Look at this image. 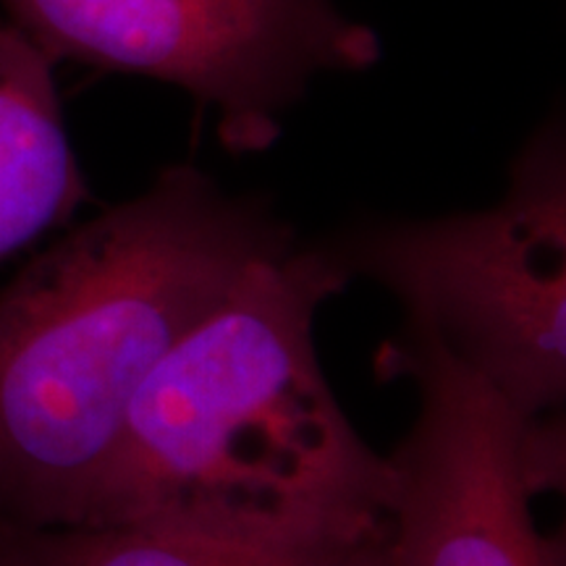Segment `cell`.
Returning a JSON list of instances; mask_svg holds the SVG:
<instances>
[{
    "mask_svg": "<svg viewBox=\"0 0 566 566\" xmlns=\"http://www.w3.org/2000/svg\"><path fill=\"white\" fill-rule=\"evenodd\" d=\"M378 373L415 384V424L388 457V546L396 566H564L533 501L564 480L556 415L525 417L433 336L405 325Z\"/></svg>",
    "mask_w": 566,
    "mask_h": 566,
    "instance_id": "cell-5",
    "label": "cell"
},
{
    "mask_svg": "<svg viewBox=\"0 0 566 566\" xmlns=\"http://www.w3.org/2000/svg\"><path fill=\"white\" fill-rule=\"evenodd\" d=\"M0 11L55 63L184 90L231 153L268 150L310 84L380 59L378 34L338 0H0Z\"/></svg>",
    "mask_w": 566,
    "mask_h": 566,
    "instance_id": "cell-4",
    "label": "cell"
},
{
    "mask_svg": "<svg viewBox=\"0 0 566 566\" xmlns=\"http://www.w3.org/2000/svg\"><path fill=\"white\" fill-rule=\"evenodd\" d=\"M292 244L260 202L171 166L21 268L0 292V527H80L145 380Z\"/></svg>",
    "mask_w": 566,
    "mask_h": 566,
    "instance_id": "cell-2",
    "label": "cell"
},
{
    "mask_svg": "<svg viewBox=\"0 0 566 566\" xmlns=\"http://www.w3.org/2000/svg\"><path fill=\"white\" fill-rule=\"evenodd\" d=\"M0 566H9V564H6V562H3V558H0Z\"/></svg>",
    "mask_w": 566,
    "mask_h": 566,
    "instance_id": "cell-8",
    "label": "cell"
},
{
    "mask_svg": "<svg viewBox=\"0 0 566 566\" xmlns=\"http://www.w3.org/2000/svg\"><path fill=\"white\" fill-rule=\"evenodd\" d=\"M349 273L328 247L254 260L134 396L80 527L233 546L384 533L388 457L359 438L315 352Z\"/></svg>",
    "mask_w": 566,
    "mask_h": 566,
    "instance_id": "cell-1",
    "label": "cell"
},
{
    "mask_svg": "<svg viewBox=\"0 0 566 566\" xmlns=\"http://www.w3.org/2000/svg\"><path fill=\"white\" fill-rule=\"evenodd\" d=\"M386 286L405 325L433 336L525 417L566 396V160L548 126L522 150L485 210L375 223L328 247Z\"/></svg>",
    "mask_w": 566,
    "mask_h": 566,
    "instance_id": "cell-3",
    "label": "cell"
},
{
    "mask_svg": "<svg viewBox=\"0 0 566 566\" xmlns=\"http://www.w3.org/2000/svg\"><path fill=\"white\" fill-rule=\"evenodd\" d=\"M9 566H396L384 533L313 546H233L142 530L0 527Z\"/></svg>",
    "mask_w": 566,
    "mask_h": 566,
    "instance_id": "cell-7",
    "label": "cell"
},
{
    "mask_svg": "<svg viewBox=\"0 0 566 566\" xmlns=\"http://www.w3.org/2000/svg\"><path fill=\"white\" fill-rule=\"evenodd\" d=\"M90 189L63 122L55 61L0 21V265L66 226Z\"/></svg>",
    "mask_w": 566,
    "mask_h": 566,
    "instance_id": "cell-6",
    "label": "cell"
}]
</instances>
